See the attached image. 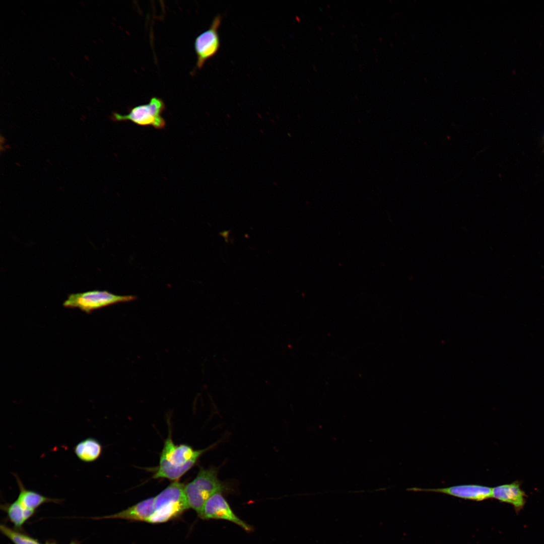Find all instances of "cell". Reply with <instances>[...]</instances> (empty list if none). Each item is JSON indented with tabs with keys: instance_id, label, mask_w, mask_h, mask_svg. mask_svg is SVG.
<instances>
[{
	"instance_id": "6da1fadb",
	"label": "cell",
	"mask_w": 544,
	"mask_h": 544,
	"mask_svg": "<svg viewBox=\"0 0 544 544\" xmlns=\"http://www.w3.org/2000/svg\"><path fill=\"white\" fill-rule=\"evenodd\" d=\"M210 447L194 450L186 444L175 445L170 435L162 449L159 465L154 479L165 478L177 481L196 462L199 457Z\"/></svg>"
},
{
	"instance_id": "7a4b0ae2",
	"label": "cell",
	"mask_w": 544,
	"mask_h": 544,
	"mask_svg": "<svg viewBox=\"0 0 544 544\" xmlns=\"http://www.w3.org/2000/svg\"><path fill=\"white\" fill-rule=\"evenodd\" d=\"M217 467L204 468L201 467L195 478L184 486V493L189 508L200 512L206 501L217 493H227L232 488L220 481Z\"/></svg>"
},
{
	"instance_id": "3957f363",
	"label": "cell",
	"mask_w": 544,
	"mask_h": 544,
	"mask_svg": "<svg viewBox=\"0 0 544 544\" xmlns=\"http://www.w3.org/2000/svg\"><path fill=\"white\" fill-rule=\"evenodd\" d=\"M184 486L178 481H174L154 497V511L147 522L153 524L165 522L180 515L189 508Z\"/></svg>"
},
{
	"instance_id": "277c9868",
	"label": "cell",
	"mask_w": 544,
	"mask_h": 544,
	"mask_svg": "<svg viewBox=\"0 0 544 544\" xmlns=\"http://www.w3.org/2000/svg\"><path fill=\"white\" fill-rule=\"evenodd\" d=\"M134 296L116 295L107 291H90L70 294L63 303L66 308H77L89 314L93 310L112 304L134 300Z\"/></svg>"
},
{
	"instance_id": "5b68a950",
	"label": "cell",
	"mask_w": 544,
	"mask_h": 544,
	"mask_svg": "<svg viewBox=\"0 0 544 544\" xmlns=\"http://www.w3.org/2000/svg\"><path fill=\"white\" fill-rule=\"evenodd\" d=\"M165 108L163 100L154 97L148 104L131 108L126 114L113 112L111 118L115 121L129 120L139 125L151 126L157 129H162L166 126L165 120L162 116Z\"/></svg>"
},
{
	"instance_id": "8992f818",
	"label": "cell",
	"mask_w": 544,
	"mask_h": 544,
	"mask_svg": "<svg viewBox=\"0 0 544 544\" xmlns=\"http://www.w3.org/2000/svg\"><path fill=\"white\" fill-rule=\"evenodd\" d=\"M222 493L212 496L205 503L198 516L205 520H227L236 524L247 532H251L253 527L240 518L233 511Z\"/></svg>"
},
{
	"instance_id": "52a82bcc",
	"label": "cell",
	"mask_w": 544,
	"mask_h": 544,
	"mask_svg": "<svg viewBox=\"0 0 544 544\" xmlns=\"http://www.w3.org/2000/svg\"><path fill=\"white\" fill-rule=\"evenodd\" d=\"M221 21V16L217 15L210 27L195 38L194 49L197 56L196 67L198 69L202 68L206 61L214 56L219 49L220 39L218 30Z\"/></svg>"
},
{
	"instance_id": "ba28073f",
	"label": "cell",
	"mask_w": 544,
	"mask_h": 544,
	"mask_svg": "<svg viewBox=\"0 0 544 544\" xmlns=\"http://www.w3.org/2000/svg\"><path fill=\"white\" fill-rule=\"evenodd\" d=\"M408 490L437 492L476 501L491 498L492 494V488L479 485H463L437 489L413 488L409 489Z\"/></svg>"
},
{
	"instance_id": "9c48e42d",
	"label": "cell",
	"mask_w": 544,
	"mask_h": 544,
	"mask_svg": "<svg viewBox=\"0 0 544 544\" xmlns=\"http://www.w3.org/2000/svg\"><path fill=\"white\" fill-rule=\"evenodd\" d=\"M526 495L518 482L496 486L492 488V498L511 504L516 512L522 509Z\"/></svg>"
},
{
	"instance_id": "30bf717a",
	"label": "cell",
	"mask_w": 544,
	"mask_h": 544,
	"mask_svg": "<svg viewBox=\"0 0 544 544\" xmlns=\"http://www.w3.org/2000/svg\"><path fill=\"white\" fill-rule=\"evenodd\" d=\"M154 497L145 499L119 512L94 519L117 518L147 522L154 511Z\"/></svg>"
},
{
	"instance_id": "8fae6325",
	"label": "cell",
	"mask_w": 544,
	"mask_h": 544,
	"mask_svg": "<svg viewBox=\"0 0 544 544\" xmlns=\"http://www.w3.org/2000/svg\"><path fill=\"white\" fill-rule=\"evenodd\" d=\"M16 478L19 489L17 500L25 508L34 510L43 504L60 503L62 500L45 497L36 491L27 489L17 473H12Z\"/></svg>"
},
{
	"instance_id": "7c38bea8",
	"label": "cell",
	"mask_w": 544,
	"mask_h": 544,
	"mask_svg": "<svg viewBox=\"0 0 544 544\" xmlns=\"http://www.w3.org/2000/svg\"><path fill=\"white\" fill-rule=\"evenodd\" d=\"M102 446L96 439L87 438L77 443L74 452L78 459L85 462H92L97 460L102 452Z\"/></svg>"
},
{
	"instance_id": "4fadbf2b",
	"label": "cell",
	"mask_w": 544,
	"mask_h": 544,
	"mask_svg": "<svg viewBox=\"0 0 544 544\" xmlns=\"http://www.w3.org/2000/svg\"><path fill=\"white\" fill-rule=\"evenodd\" d=\"M1 509L7 514L8 519L12 523L15 529L20 530L24 523L35 513V511L23 507L16 500L11 503L1 505Z\"/></svg>"
},
{
	"instance_id": "5bb4252c",
	"label": "cell",
	"mask_w": 544,
	"mask_h": 544,
	"mask_svg": "<svg viewBox=\"0 0 544 544\" xmlns=\"http://www.w3.org/2000/svg\"><path fill=\"white\" fill-rule=\"evenodd\" d=\"M1 533L9 538L14 544H42L35 539L20 530L12 529L5 524H1ZM47 541L45 544H51Z\"/></svg>"
},
{
	"instance_id": "9a60e30c",
	"label": "cell",
	"mask_w": 544,
	"mask_h": 544,
	"mask_svg": "<svg viewBox=\"0 0 544 544\" xmlns=\"http://www.w3.org/2000/svg\"><path fill=\"white\" fill-rule=\"evenodd\" d=\"M51 544H56V543H55V542H52V541H51ZM70 544H79V542H78L77 541H76V540H72V541H71V542L70 543Z\"/></svg>"
}]
</instances>
